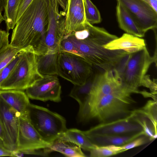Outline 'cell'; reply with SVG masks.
<instances>
[{"label":"cell","instance_id":"obj_1","mask_svg":"<svg viewBox=\"0 0 157 157\" xmlns=\"http://www.w3.org/2000/svg\"><path fill=\"white\" fill-rule=\"evenodd\" d=\"M118 37L103 28L94 26L86 21L81 29L64 36L60 43L59 51L78 55L94 67L105 71L112 69L125 52L104 47Z\"/></svg>","mask_w":157,"mask_h":157},{"label":"cell","instance_id":"obj_2","mask_svg":"<svg viewBox=\"0 0 157 157\" xmlns=\"http://www.w3.org/2000/svg\"><path fill=\"white\" fill-rule=\"evenodd\" d=\"M48 25L45 0H33L16 22L10 44L21 49L31 47L37 55L46 53L45 42Z\"/></svg>","mask_w":157,"mask_h":157},{"label":"cell","instance_id":"obj_3","mask_svg":"<svg viewBox=\"0 0 157 157\" xmlns=\"http://www.w3.org/2000/svg\"><path fill=\"white\" fill-rule=\"evenodd\" d=\"M132 94L124 88L94 100L90 105L86 121L95 119L102 123L128 116L133 111L131 106L136 103Z\"/></svg>","mask_w":157,"mask_h":157},{"label":"cell","instance_id":"obj_4","mask_svg":"<svg viewBox=\"0 0 157 157\" xmlns=\"http://www.w3.org/2000/svg\"><path fill=\"white\" fill-rule=\"evenodd\" d=\"M28 119L42 139L51 144L67 130L66 121L59 114L45 108L30 104Z\"/></svg>","mask_w":157,"mask_h":157},{"label":"cell","instance_id":"obj_5","mask_svg":"<svg viewBox=\"0 0 157 157\" xmlns=\"http://www.w3.org/2000/svg\"><path fill=\"white\" fill-rule=\"evenodd\" d=\"M43 76L37 70L36 55L31 47L24 48L13 70L0 85V90H23Z\"/></svg>","mask_w":157,"mask_h":157},{"label":"cell","instance_id":"obj_6","mask_svg":"<svg viewBox=\"0 0 157 157\" xmlns=\"http://www.w3.org/2000/svg\"><path fill=\"white\" fill-rule=\"evenodd\" d=\"M157 50L154 55L151 56L146 47L138 52L131 53L121 81L122 86L133 94H139L144 96L145 91L139 90L142 86L143 79L151 64L157 65Z\"/></svg>","mask_w":157,"mask_h":157},{"label":"cell","instance_id":"obj_7","mask_svg":"<svg viewBox=\"0 0 157 157\" xmlns=\"http://www.w3.org/2000/svg\"><path fill=\"white\" fill-rule=\"evenodd\" d=\"M94 70V67L81 57L69 52H59L58 75L74 85L84 83Z\"/></svg>","mask_w":157,"mask_h":157},{"label":"cell","instance_id":"obj_8","mask_svg":"<svg viewBox=\"0 0 157 157\" xmlns=\"http://www.w3.org/2000/svg\"><path fill=\"white\" fill-rule=\"evenodd\" d=\"M48 15V25L45 42L47 52L59 51L60 42L64 36L66 13L59 12L56 0H45Z\"/></svg>","mask_w":157,"mask_h":157},{"label":"cell","instance_id":"obj_9","mask_svg":"<svg viewBox=\"0 0 157 157\" xmlns=\"http://www.w3.org/2000/svg\"><path fill=\"white\" fill-rule=\"evenodd\" d=\"M126 9L140 29L145 33L157 27V12L142 0H117Z\"/></svg>","mask_w":157,"mask_h":157},{"label":"cell","instance_id":"obj_10","mask_svg":"<svg viewBox=\"0 0 157 157\" xmlns=\"http://www.w3.org/2000/svg\"><path fill=\"white\" fill-rule=\"evenodd\" d=\"M29 98L42 101L59 102L61 100V86L56 75H46L25 90Z\"/></svg>","mask_w":157,"mask_h":157},{"label":"cell","instance_id":"obj_11","mask_svg":"<svg viewBox=\"0 0 157 157\" xmlns=\"http://www.w3.org/2000/svg\"><path fill=\"white\" fill-rule=\"evenodd\" d=\"M135 115L133 110L132 113L127 117L100 123L89 130L83 131L84 133L85 134L125 135L140 132L143 130L142 127L132 119Z\"/></svg>","mask_w":157,"mask_h":157},{"label":"cell","instance_id":"obj_12","mask_svg":"<svg viewBox=\"0 0 157 157\" xmlns=\"http://www.w3.org/2000/svg\"><path fill=\"white\" fill-rule=\"evenodd\" d=\"M16 151H25L49 148L51 144L44 141L34 127L27 119L20 117Z\"/></svg>","mask_w":157,"mask_h":157},{"label":"cell","instance_id":"obj_13","mask_svg":"<svg viewBox=\"0 0 157 157\" xmlns=\"http://www.w3.org/2000/svg\"><path fill=\"white\" fill-rule=\"evenodd\" d=\"M124 88L112 69L100 74L98 73L89 97L86 117L90 105L93 101L103 96L119 91Z\"/></svg>","mask_w":157,"mask_h":157},{"label":"cell","instance_id":"obj_14","mask_svg":"<svg viewBox=\"0 0 157 157\" xmlns=\"http://www.w3.org/2000/svg\"><path fill=\"white\" fill-rule=\"evenodd\" d=\"M20 117V113L0 96V122L12 151L17 150Z\"/></svg>","mask_w":157,"mask_h":157},{"label":"cell","instance_id":"obj_15","mask_svg":"<svg viewBox=\"0 0 157 157\" xmlns=\"http://www.w3.org/2000/svg\"><path fill=\"white\" fill-rule=\"evenodd\" d=\"M86 21L83 0H68L65 16L64 35L81 29Z\"/></svg>","mask_w":157,"mask_h":157},{"label":"cell","instance_id":"obj_16","mask_svg":"<svg viewBox=\"0 0 157 157\" xmlns=\"http://www.w3.org/2000/svg\"><path fill=\"white\" fill-rule=\"evenodd\" d=\"M0 96L20 113V117L28 119V108L30 103L25 92L19 90H0Z\"/></svg>","mask_w":157,"mask_h":157},{"label":"cell","instance_id":"obj_17","mask_svg":"<svg viewBox=\"0 0 157 157\" xmlns=\"http://www.w3.org/2000/svg\"><path fill=\"white\" fill-rule=\"evenodd\" d=\"M103 47L108 50H122L130 53L138 52L146 47L144 39L126 33Z\"/></svg>","mask_w":157,"mask_h":157},{"label":"cell","instance_id":"obj_18","mask_svg":"<svg viewBox=\"0 0 157 157\" xmlns=\"http://www.w3.org/2000/svg\"><path fill=\"white\" fill-rule=\"evenodd\" d=\"M98 73L94 70L92 74L83 84L74 85L69 96L75 99L79 105L78 117L81 121L84 114L91 90L96 79Z\"/></svg>","mask_w":157,"mask_h":157},{"label":"cell","instance_id":"obj_19","mask_svg":"<svg viewBox=\"0 0 157 157\" xmlns=\"http://www.w3.org/2000/svg\"><path fill=\"white\" fill-rule=\"evenodd\" d=\"M85 135L93 144L97 146L110 145L121 146L139 136L145 135L143 130L130 135L103 134Z\"/></svg>","mask_w":157,"mask_h":157},{"label":"cell","instance_id":"obj_20","mask_svg":"<svg viewBox=\"0 0 157 157\" xmlns=\"http://www.w3.org/2000/svg\"><path fill=\"white\" fill-rule=\"evenodd\" d=\"M117 18L120 28L126 33L140 37L144 36L142 32L124 8L117 2L116 8Z\"/></svg>","mask_w":157,"mask_h":157},{"label":"cell","instance_id":"obj_21","mask_svg":"<svg viewBox=\"0 0 157 157\" xmlns=\"http://www.w3.org/2000/svg\"><path fill=\"white\" fill-rule=\"evenodd\" d=\"M59 52H47L36 55L38 71L43 76L58 75L57 64Z\"/></svg>","mask_w":157,"mask_h":157},{"label":"cell","instance_id":"obj_22","mask_svg":"<svg viewBox=\"0 0 157 157\" xmlns=\"http://www.w3.org/2000/svg\"><path fill=\"white\" fill-rule=\"evenodd\" d=\"M49 149L51 152L57 151L67 157L86 156L78 146L70 141L60 138L54 141L51 144Z\"/></svg>","mask_w":157,"mask_h":157},{"label":"cell","instance_id":"obj_23","mask_svg":"<svg viewBox=\"0 0 157 157\" xmlns=\"http://www.w3.org/2000/svg\"><path fill=\"white\" fill-rule=\"evenodd\" d=\"M59 138L72 142L81 148L89 151L96 146L90 142L83 131L76 128L67 129Z\"/></svg>","mask_w":157,"mask_h":157},{"label":"cell","instance_id":"obj_24","mask_svg":"<svg viewBox=\"0 0 157 157\" xmlns=\"http://www.w3.org/2000/svg\"><path fill=\"white\" fill-rule=\"evenodd\" d=\"M22 0H7L3 16L8 32L13 29L15 26L18 9Z\"/></svg>","mask_w":157,"mask_h":157},{"label":"cell","instance_id":"obj_25","mask_svg":"<svg viewBox=\"0 0 157 157\" xmlns=\"http://www.w3.org/2000/svg\"><path fill=\"white\" fill-rule=\"evenodd\" d=\"M134 111L136 114L147 118L157 130V101L149 100L143 107Z\"/></svg>","mask_w":157,"mask_h":157},{"label":"cell","instance_id":"obj_26","mask_svg":"<svg viewBox=\"0 0 157 157\" xmlns=\"http://www.w3.org/2000/svg\"><path fill=\"white\" fill-rule=\"evenodd\" d=\"M86 21L92 25L101 21L100 12L90 0H83Z\"/></svg>","mask_w":157,"mask_h":157},{"label":"cell","instance_id":"obj_27","mask_svg":"<svg viewBox=\"0 0 157 157\" xmlns=\"http://www.w3.org/2000/svg\"><path fill=\"white\" fill-rule=\"evenodd\" d=\"M90 151L91 157H107L120 153L119 146L113 145L96 146Z\"/></svg>","mask_w":157,"mask_h":157},{"label":"cell","instance_id":"obj_28","mask_svg":"<svg viewBox=\"0 0 157 157\" xmlns=\"http://www.w3.org/2000/svg\"><path fill=\"white\" fill-rule=\"evenodd\" d=\"M22 49L13 47L9 44L0 52V71L9 63Z\"/></svg>","mask_w":157,"mask_h":157},{"label":"cell","instance_id":"obj_29","mask_svg":"<svg viewBox=\"0 0 157 157\" xmlns=\"http://www.w3.org/2000/svg\"><path fill=\"white\" fill-rule=\"evenodd\" d=\"M23 49L18 53L12 60L0 71V85L10 75L21 58Z\"/></svg>","mask_w":157,"mask_h":157},{"label":"cell","instance_id":"obj_30","mask_svg":"<svg viewBox=\"0 0 157 157\" xmlns=\"http://www.w3.org/2000/svg\"><path fill=\"white\" fill-rule=\"evenodd\" d=\"M131 55V53L125 52L120 57L112 68L115 75L120 80Z\"/></svg>","mask_w":157,"mask_h":157},{"label":"cell","instance_id":"obj_31","mask_svg":"<svg viewBox=\"0 0 157 157\" xmlns=\"http://www.w3.org/2000/svg\"><path fill=\"white\" fill-rule=\"evenodd\" d=\"M132 119L141 126L145 135L148 137L151 141L156 138L157 130L152 125H150L146 119L144 118L140 119L136 117L135 115L132 117Z\"/></svg>","mask_w":157,"mask_h":157},{"label":"cell","instance_id":"obj_32","mask_svg":"<svg viewBox=\"0 0 157 157\" xmlns=\"http://www.w3.org/2000/svg\"><path fill=\"white\" fill-rule=\"evenodd\" d=\"M152 141L147 136L143 135L122 146H119L120 153L140 146Z\"/></svg>","mask_w":157,"mask_h":157},{"label":"cell","instance_id":"obj_33","mask_svg":"<svg viewBox=\"0 0 157 157\" xmlns=\"http://www.w3.org/2000/svg\"><path fill=\"white\" fill-rule=\"evenodd\" d=\"M142 86L148 88L151 93L156 95L157 80L154 79L152 80L149 75H145L142 80Z\"/></svg>","mask_w":157,"mask_h":157},{"label":"cell","instance_id":"obj_34","mask_svg":"<svg viewBox=\"0 0 157 157\" xmlns=\"http://www.w3.org/2000/svg\"><path fill=\"white\" fill-rule=\"evenodd\" d=\"M21 154L17 151L8 149L3 145L0 146V156H20Z\"/></svg>","mask_w":157,"mask_h":157},{"label":"cell","instance_id":"obj_35","mask_svg":"<svg viewBox=\"0 0 157 157\" xmlns=\"http://www.w3.org/2000/svg\"><path fill=\"white\" fill-rule=\"evenodd\" d=\"M33 0H22L18 9L16 22L29 6Z\"/></svg>","mask_w":157,"mask_h":157},{"label":"cell","instance_id":"obj_36","mask_svg":"<svg viewBox=\"0 0 157 157\" xmlns=\"http://www.w3.org/2000/svg\"><path fill=\"white\" fill-rule=\"evenodd\" d=\"M0 139L3 141L4 146L7 149L11 150L5 131L0 122Z\"/></svg>","mask_w":157,"mask_h":157},{"label":"cell","instance_id":"obj_37","mask_svg":"<svg viewBox=\"0 0 157 157\" xmlns=\"http://www.w3.org/2000/svg\"><path fill=\"white\" fill-rule=\"evenodd\" d=\"M7 0H0V24L4 19L2 15V12L5 8Z\"/></svg>","mask_w":157,"mask_h":157},{"label":"cell","instance_id":"obj_38","mask_svg":"<svg viewBox=\"0 0 157 157\" xmlns=\"http://www.w3.org/2000/svg\"><path fill=\"white\" fill-rule=\"evenodd\" d=\"M151 7L157 12V0H142Z\"/></svg>","mask_w":157,"mask_h":157},{"label":"cell","instance_id":"obj_39","mask_svg":"<svg viewBox=\"0 0 157 157\" xmlns=\"http://www.w3.org/2000/svg\"><path fill=\"white\" fill-rule=\"evenodd\" d=\"M57 2L63 10V11L66 13L68 0H56Z\"/></svg>","mask_w":157,"mask_h":157},{"label":"cell","instance_id":"obj_40","mask_svg":"<svg viewBox=\"0 0 157 157\" xmlns=\"http://www.w3.org/2000/svg\"><path fill=\"white\" fill-rule=\"evenodd\" d=\"M2 143V141L0 139V145Z\"/></svg>","mask_w":157,"mask_h":157}]
</instances>
